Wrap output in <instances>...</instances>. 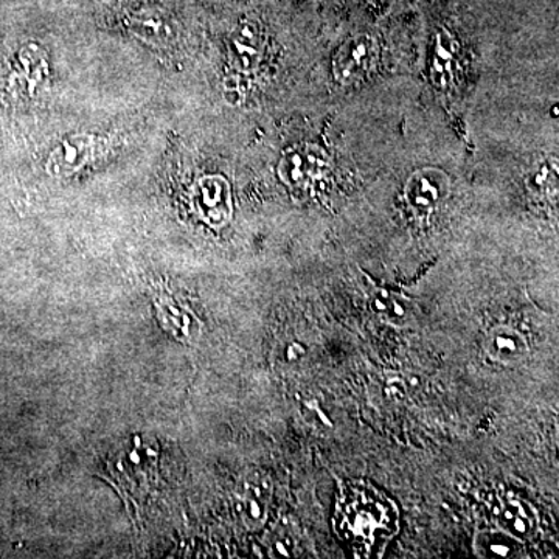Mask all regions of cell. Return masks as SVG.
Wrapping results in <instances>:
<instances>
[{"mask_svg":"<svg viewBox=\"0 0 559 559\" xmlns=\"http://www.w3.org/2000/svg\"><path fill=\"white\" fill-rule=\"evenodd\" d=\"M334 528L353 557H382L399 533V509L380 489L366 481H352L341 489Z\"/></svg>","mask_w":559,"mask_h":559,"instance_id":"cell-1","label":"cell"},{"mask_svg":"<svg viewBox=\"0 0 559 559\" xmlns=\"http://www.w3.org/2000/svg\"><path fill=\"white\" fill-rule=\"evenodd\" d=\"M330 160L316 145H297L283 154L278 164V178L288 189L307 191L329 176Z\"/></svg>","mask_w":559,"mask_h":559,"instance_id":"cell-2","label":"cell"},{"mask_svg":"<svg viewBox=\"0 0 559 559\" xmlns=\"http://www.w3.org/2000/svg\"><path fill=\"white\" fill-rule=\"evenodd\" d=\"M380 44L370 35H356L345 40L333 58V75L344 86L359 83L377 69Z\"/></svg>","mask_w":559,"mask_h":559,"instance_id":"cell-3","label":"cell"},{"mask_svg":"<svg viewBox=\"0 0 559 559\" xmlns=\"http://www.w3.org/2000/svg\"><path fill=\"white\" fill-rule=\"evenodd\" d=\"M191 207L210 227L226 226L231 218V193L223 176H204L194 183L190 194Z\"/></svg>","mask_w":559,"mask_h":559,"instance_id":"cell-4","label":"cell"},{"mask_svg":"<svg viewBox=\"0 0 559 559\" xmlns=\"http://www.w3.org/2000/svg\"><path fill=\"white\" fill-rule=\"evenodd\" d=\"M451 182L439 168H421L412 173L404 186V201L418 216H429L440 207L450 193Z\"/></svg>","mask_w":559,"mask_h":559,"instance_id":"cell-5","label":"cell"},{"mask_svg":"<svg viewBox=\"0 0 559 559\" xmlns=\"http://www.w3.org/2000/svg\"><path fill=\"white\" fill-rule=\"evenodd\" d=\"M272 485L270 477L260 473L249 474L237 492L238 516L249 530L263 527L270 513Z\"/></svg>","mask_w":559,"mask_h":559,"instance_id":"cell-6","label":"cell"},{"mask_svg":"<svg viewBox=\"0 0 559 559\" xmlns=\"http://www.w3.org/2000/svg\"><path fill=\"white\" fill-rule=\"evenodd\" d=\"M102 150V143L92 135H75L64 140L58 148L51 151L47 170L55 178H69L81 170L87 162L94 159Z\"/></svg>","mask_w":559,"mask_h":559,"instance_id":"cell-7","label":"cell"},{"mask_svg":"<svg viewBox=\"0 0 559 559\" xmlns=\"http://www.w3.org/2000/svg\"><path fill=\"white\" fill-rule=\"evenodd\" d=\"M460 72V47L457 39L448 31L437 33L432 61H430V81L439 90H451L457 83Z\"/></svg>","mask_w":559,"mask_h":559,"instance_id":"cell-8","label":"cell"},{"mask_svg":"<svg viewBox=\"0 0 559 559\" xmlns=\"http://www.w3.org/2000/svg\"><path fill=\"white\" fill-rule=\"evenodd\" d=\"M496 525L524 543L538 532L539 518L536 510L525 500L502 499L498 511H496Z\"/></svg>","mask_w":559,"mask_h":559,"instance_id":"cell-9","label":"cell"},{"mask_svg":"<svg viewBox=\"0 0 559 559\" xmlns=\"http://www.w3.org/2000/svg\"><path fill=\"white\" fill-rule=\"evenodd\" d=\"M484 347L488 358L502 366H516L530 352L528 342L520 331L507 325L489 331Z\"/></svg>","mask_w":559,"mask_h":559,"instance_id":"cell-10","label":"cell"},{"mask_svg":"<svg viewBox=\"0 0 559 559\" xmlns=\"http://www.w3.org/2000/svg\"><path fill=\"white\" fill-rule=\"evenodd\" d=\"M474 551L485 559H514L525 557L524 543L498 527L481 530L474 539Z\"/></svg>","mask_w":559,"mask_h":559,"instance_id":"cell-11","label":"cell"},{"mask_svg":"<svg viewBox=\"0 0 559 559\" xmlns=\"http://www.w3.org/2000/svg\"><path fill=\"white\" fill-rule=\"evenodd\" d=\"M263 57V39L255 27L241 25L231 36V60L241 72H250Z\"/></svg>","mask_w":559,"mask_h":559,"instance_id":"cell-12","label":"cell"},{"mask_svg":"<svg viewBox=\"0 0 559 559\" xmlns=\"http://www.w3.org/2000/svg\"><path fill=\"white\" fill-rule=\"evenodd\" d=\"M370 310L390 325L403 326L409 322L414 307L412 301L401 294L377 289L370 296Z\"/></svg>","mask_w":559,"mask_h":559,"instance_id":"cell-13","label":"cell"},{"mask_svg":"<svg viewBox=\"0 0 559 559\" xmlns=\"http://www.w3.org/2000/svg\"><path fill=\"white\" fill-rule=\"evenodd\" d=\"M532 193L540 198H551L558 190L557 165H543L528 182Z\"/></svg>","mask_w":559,"mask_h":559,"instance_id":"cell-14","label":"cell"},{"mask_svg":"<svg viewBox=\"0 0 559 559\" xmlns=\"http://www.w3.org/2000/svg\"><path fill=\"white\" fill-rule=\"evenodd\" d=\"M271 544L272 554L277 555V557H293L294 551H296L297 539L293 533L282 530V532H278L277 535L274 536Z\"/></svg>","mask_w":559,"mask_h":559,"instance_id":"cell-15","label":"cell"},{"mask_svg":"<svg viewBox=\"0 0 559 559\" xmlns=\"http://www.w3.org/2000/svg\"><path fill=\"white\" fill-rule=\"evenodd\" d=\"M388 393L390 396H404V393H406L404 382L400 381V378H390L388 381Z\"/></svg>","mask_w":559,"mask_h":559,"instance_id":"cell-16","label":"cell"}]
</instances>
